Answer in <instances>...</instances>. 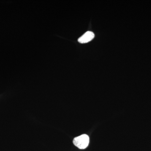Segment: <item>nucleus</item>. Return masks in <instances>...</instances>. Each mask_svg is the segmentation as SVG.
<instances>
[{"instance_id": "obj_1", "label": "nucleus", "mask_w": 151, "mask_h": 151, "mask_svg": "<svg viewBox=\"0 0 151 151\" xmlns=\"http://www.w3.org/2000/svg\"><path fill=\"white\" fill-rule=\"evenodd\" d=\"M73 145L78 149L84 150L87 147L89 143V138L88 135L84 134L74 138Z\"/></svg>"}, {"instance_id": "obj_2", "label": "nucleus", "mask_w": 151, "mask_h": 151, "mask_svg": "<svg viewBox=\"0 0 151 151\" xmlns=\"http://www.w3.org/2000/svg\"><path fill=\"white\" fill-rule=\"evenodd\" d=\"M94 34L92 32H86L82 36L79 37L78 39V42L81 43H86L91 40L94 38Z\"/></svg>"}]
</instances>
